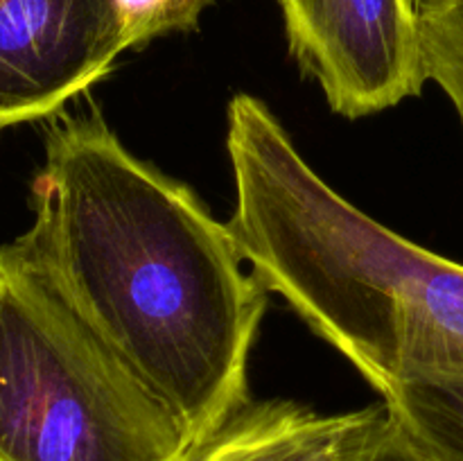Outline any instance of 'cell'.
<instances>
[{
    "mask_svg": "<svg viewBox=\"0 0 463 461\" xmlns=\"http://www.w3.org/2000/svg\"><path fill=\"white\" fill-rule=\"evenodd\" d=\"M12 249L175 416L190 447L251 405L267 289L229 224L122 145L98 108L48 131Z\"/></svg>",
    "mask_w": 463,
    "mask_h": 461,
    "instance_id": "6da1fadb",
    "label": "cell"
},
{
    "mask_svg": "<svg viewBox=\"0 0 463 461\" xmlns=\"http://www.w3.org/2000/svg\"><path fill=\"white\" fill-rule=\"evenodd\" d=\"M229 226L256 278L387 396L416 378L463 380V265L344 199L256 95L226 108Z\"/></svg>",
    "mask_w": 463,
    "mask_h": 461,
    "instance_id": "7a4b0ae2",
    "label": "cell"
},
{
    "mask_svg": "<svg viewBox=\"0 0 463 461\" xmlns=\"http://www.w3.org/2000/svg\"><path fill=\"white\" fill-rule=\"evenodd\" d=\"M184 429L12 244L0 249V461H181Z\"/></svg>",
    "mask_w": 463,
    "mask_h": 461,
    "instance_id": "3957f363",
    "label": "cell"
},
{
    "mask_svg": "<svg viewBox=\"0 0 463 461\" xmlns=\"http://www.w3.org/2000/svg\"><path fill=\"white\" fill-rule=\"evenodd\" d=\"M289 54L330 111L357 120L425 86L416 0H276Z\"/></svg>",
    "mask_w": 463,
    "mask_h": 461,
    "instance_id": "277c9868",
    "label": "cell"
},
{
    "mask_svg": "<svg viewBox=\"0 0 463 461\" xmlns=\"http://www.w3.org/2000/svg\"><path fill=\"white\" fill-rule=\"evenodd\" d=\"M122 52L111 0H0V131L54 116Z\"/></svg>",
    "mask_w": 463,
    "mask_h": 461,
    "instance_id": "5b68a950",
    "label": "cell"
},
{
    "mask_svg": "<svg viewBox=\"0 0 463 461\" xmlns=\"http://www.w3.org/2000/svg\"><path fill=\"white\" fill-rule=\"evenodd\" d=\"M387 420V407L321 414L294 400H253L181 461H348Z\"/></svg>",
    "mask_w": 463,
    "mask_h": 461,
    "instance_id": "8992f818",
    "label": "cell"
},
{
    "mask_svg": "<svg viewBox=\"0 0 463 461\" xmlns=\"http://www.w3.org/2000/svg\"><path fill=\"white\" fill-rule=\"evenodd\" d=\"M383 405L430 461H463V380H405L383 398Z\"/></svg>",
    "mask_w": 463,
    "mask_h": 461,
    "instance_id": "52a82bcc",
    "label": "cell"
},
{
    "mask_svg": "<svg viewBox=\"0 0 463 461\" xmlns=\"http://www.w3.org/2000/svg\"><path fill=\"white\" fill-rule=\"evenodd\" d=\"M425 80L450 99L463 131V0H416Z\"/></svg>",
    "mask_w": 463,
    "mask_h": 461,
    "instance_id": "ba28073f",
    "label": "cell"
},
{
    "mask_svg": "<svg viewBox=\"0 0 463 461\" xmlns=\"http://www.w3.org/2000/svg\"><path fill=\"white\" fill-rule=\"evenodd\" d=\"M213 0H111L122 45L138 50L158 36L193 32Z\"/></svg>",
    "mask_w": 463,
    "mask_h": 461,
    "instance_id": "9c48e42d",
    "label": "cell"
},
{
    "mask_svg": "<svg viewBox=\"0 0 463 461\" xmlns=\"http://www.w3.org/2000/svg\"><path fill=\"white\" fill-rule=\"evenodd\" d=\"M348 461H430L405 434L398 429V425L392 419L384 420L383 428L375 432V437L362 447L360 452L351 456Z\"/></svg>",
    "mask_w": 463,
    "mask_h": 461,
    "instance_id": "30bf717a",
    "label": "cell"
}]
</instances>
